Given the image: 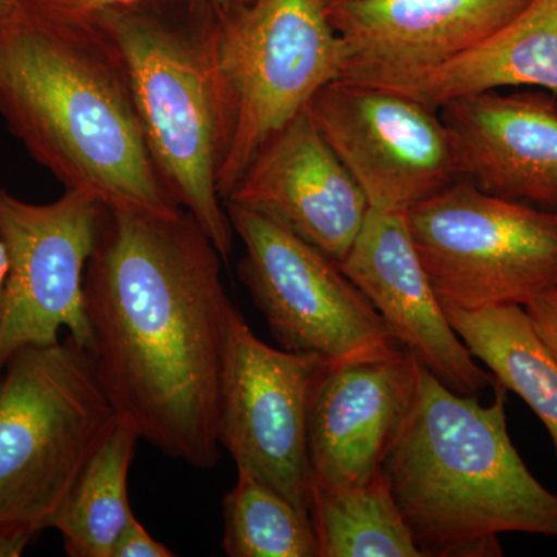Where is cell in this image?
I'll return each mask as SVG.
<instances>
[{"label":"cell","instance_id":"6da1fadb","mask_svg":"<svg viewBox=\"0 0 557 557\" xmlns=\"http://www.w3.org/2000/svg\"><path fill=\"white\" fill-rule=\"evenodd\" d=\"M222 255L185 209H102L84 274L98 379L121 420L164 456L219 463L220 383L234 304Z\"/></svg>","mask_w":557,"mask_h":557},{"label":"cell","instance_id":"7a4b0ae2","mask_svg":"<svg viewBox=\"0 0 557 557\" xmlns=\"http://www.w3.org/2000/svg\"><path fill=\"white\" fill-rule=\"evenodd\" d=\"M0 113L65 189L106 208L183 209L150 156L121 51L97 21L28 0L0 32Z\"/></svg>","mask_w":557,"mask_h":557},{"label":"cell","instance_id":"3957f363","mask_svg":"<svg viewBox=\"0 0 557 557\" xmlns=\"http://www.w3.org/2000/svg\"><path fill=\"white\" fill-rule=\"evenodd\" d=\"M494 391L483 406L420 368L416 406L383 472L424 557L502 556V533L557 539V494L519 456L508 391L497 381Z\"/></svg>","mask_w":557,"mask_h":557},{"label":"cell","instance_id":"277c9868","mask_svg":"<svg viewBox=\"0 0 557 557\" xmlns=\"http://www.w3.org/2000/svg\"><path fill=\"white\" fill-rule=\"evenodd\" d=\"M222 7L212 0H137L91 20L121 51L164 185L226 260L236 234L219 190L233 139L218 58Z\"/></svg>","mask_w":557,"mask_h":557},{"label":"cell","instance_id":"5b68a950","mask_svg":"<svg viewBox=\"0 0 557 557\" xmlns=\"http://www.w3.org/2000/svg\"><path fill=\"white\" fill-rule=\"evenodd\" d=\"M120 417L72 338L22 348L0 375V557L50 530Z\"/></svg>","mask_w":557,"mask_h":557},{"label":"cell","instance_id":"8992f818","mask_svg":"<svg viewBox=\"0 0 557 557\" xmlns=\"http://www.w3.org/2000/svg\"><path fill=\"white\" fill-rule=\"evenodd\" d=\"M218 58L233 110L225 201L263 145L341 78L344 50L322 0H249L220 10Z\"/></svg>","mask_w":557,"mask_h":557},{"label":"cell","instance_id":"52a82bcc","mask_svg":"<svg viewBox=\"0 0 557 557\" xmlns=\"http://www.w3.org/2000/svg\"><path fill=\"white\" fill-rule=\"evenodd\" d=\"M440 302L525 307L557 288V212L457 180L405 212Z\"/></svg>","mask_w":557,"mask_h":557},{"label":"cell","instance_id":"ba28073f","mask_svg":"<svg viewBox=\"0 0 557 557\" xmlns=\"http://www.w3.org/2000/svg\"><path fill=\"white\" fill-rule=\"evenodd\" d=\"M225 207L244 245L242 282L278 348L332 366L380 361L406 350L338 263L276 220L239 205Z\"/></svg>","mask_w":557,"mask_h":557},{"label":"cell","instance_id":"9c48e42d","mask_svg":"<svg viewBox=\"0 0 557 557\" xmlns=\"http://www.w3.org/2000/svg\"><path fill=\"white\" fill-rule=\"evenodd\" d=\"M102 209L81 190L65 189L51 203H28L0 186V239L9 256L0 296V375L22 348L61 341V330L91 350L84 274Z\"/></svg>","mask_w":557,"mask_h":557},{"label":"cell","instance_id":"30bf717a","mask_svg":"<svg viewBox=\"0 0 557 557\" xmlns=\"http://www.w3.org/2000/svg\"><path fill=\"white\" fill-rule=\"evenodd\" d=\"M314 355L274 348L231 310L220 383L219 442L236 463L310 516L307 417L327 366Z\"/></svg>","mask_w":557,"mask_h":557},{"label":"cell","instance_id":"8fae6325","mask_svg":"<svg viewBox=\"0 0 557 557\" xmlns=\"http://www.w3.org/2000/svg\"><path fill=\"white\" fill-rule=\"evenodd\" d=\"M307 112L372 209L405 214L461 180L440 110L409 95L336 79Z\"/></svg>","mask_w":557,"mask_h":557},{"label":"cell","instance_id":"7c38bea8","mask_svg":"<svg viewBox=\"0 0 557 557\" xmlns=\"http://www.w3.org/2000/svg\"><path fill=\"white\" fill-rule=\"evenodd\" d=\"M531 0H358L330 7L341 78L395 89L500 30Z\"/></svg>","mask_w":557,"mask_h":557},{"label":"cell","instance_id":"4fadbf2b","mask_svg":"<svg viewBox=\"0 0 557 557\" xmlns=\"http://www.w3.org/2000/svg\"><path fill=\"white\" fill-rule=\"evenodd\" d=\"M420 361L409 350L380 361L327 364L311 391V487L362 485L383 471L416 406Z\"/></svg>","mask_w":557,"mask_h":557},{"label":"cell","instance_id":"5bb4252c","mask_svg":"<svg viewBox=\"0 0 557 557\" xmlns=\"http://www.w3.org/2000/svg\"><path fill=\"white\" fill-rule=\"evenodd\" d=\"M226 203L276 220L338 265L370 211L364 193L307 109L263 145Z\"/></svg>","mask_w":557,"mask_h":557},{"label":"cell","instance_id":"9a60e30c","mask_svg":"<svg viewBox=\"0 0 557 557\" xmlns=\"http://www.w3.org/2000/svg\"><path fill=\"white\" fill-rule=\"evenodd\" d=\"M339 269L364 293L398 343L446 387L461 395L494 387L493 373L480 368L449 324L405 214L370 208Z\"/></svg>","mask_w":557,"mask_h":557},{"label":"cell","instance_id":"2e32d148","mask_svg":"<svg viewBox=\"0 0 557 557\" xmlns=\"http://www.w3.org/2000/svg\"><path fill=\"white\" fill-rule=\"evenodd\" d=\"M460 178L483 193L557 212V97L547 90L467 95L440 106Z\"/></svg>","mask_w":557,"mask_h":557},{"label":"cell","instance_id":"e0dca14e","mask_svg":"<svg viewBox=\"0 0 557 557\" xmlns=\"http://www.w3.org/2000/svg\"><path fill=\"white\" fill-rule=\"evenodd\" d=\"M505 87L557 97V0H531L474 49L391 90L438 109L456 98Z\"/></svg>","mask_w":557,"mask_h":557},{"label":"cell","instance_id":"ac0fdd59","mask_svg":"<svg viewBox=\"0 0 557 557\" xmlns=\"http://www.w3.org/2000/svg\"><path fill=\"white\" fill-rule=\"evenodd\" d=\"M446 318L472 357L515 392L547 428L557 457V359L522 306L463 310L445 306Z\"/></svg>","mask_w":557,"mask_h":557},{"label":"cell","instance_id":"d6986e66","mask_svg":"<svg viewBox=\"0 0 557 557\" xmlns=\"http://www.w3.org/2000/svg\"><path fill=\"white\" fill-rule=\"evenodd\" d=\"M139 440L135 429L120 418L73 486L51 523L70 557H112L116 541L134 515L127 479Z\"/></svg>","mask_w":557,"mask_h":557},{"label":"cell","instance_id":"ffe728a7","mask_svg":"<svg viewBox=\"0 0 557 557\" xmlns=\"http://www.w3.org/2000/svg\"><path fill=\"white\" fill-rule=\"evenodd\" d=\"M310 518L319 557H424L383 471L346 490L311 487Z\"/></svg>","mask_w":557,"mask_h":557},{"label":"cell","instance_id":"44dd1931","mask_svg":"<svg viewBox=\"0 0 557 557\" xmlns=\"http://www.w3.org/2000/svg\"><path fill=\"white\" fill-rule=\"evenodd\" d=\"M223 525L230 557H319L310 516L242 469L223 500Z\"/></svg>","mask_w":557,"mask_h":557},{"label":"cell","instance_id":"7402d4cb","mask_svg":"<svg viewBox=\"0 0 557 557\" xmlns=\"http://www.w3.org/2000/svg\"><path fill=\"white\" fill-rule=\"evenodd\" d=\"M38 9L65 20H91L101 11L113 7L127 5L137 0H32ZM219 5H242L249 0H212Z\"/></svg>","mask_w":557,"mask_h":557},{"label":"cell","instance_id":"603a6c76","mask_svg":"<svg viewBox=\"0 0 557 557\" xmlns=\"http://www.w3.org/2000/svg\"><path fill=\"white\" fill-rule=\"evenodd\" d=\"M175 556L166 545L156 541L135 515L131 516L123 533L116 541L112 557H172Z\"/></svg>","mask_w":557,"mask_h":557},{"label":"cell","instance_id":"cb8c5ba5","mask_svg":"<svg viewBox=\"0 0 557 557\" xmlns=\"http://www.w3.org/2000/svg\"><path fill=\"white\" fill-rule=\"evenodd\" d=\"M523 309L527 310L534 329L557 359V288L531 300Z\"/></svg>","mask_w":557,"mask_h":557},{"label":"cell","instance_id":"d4e9b609","mask_svg":"<svg viewBox=\"0 0 557 557\" xmlns=\"http://www.w3.org/2000/svg\"><path fill=\"white\" fill-rule=\"evenodd\" d=\"M27 2L28 0H0V32L27 5Z\"/></svg>","mask_w":557,"mask_h":557},{"label":"cell","instance_id":"484cf974","mask_svg":"<svg viewBox=\"0 0 557 557\" xmlns=\"http://www.w3.org/2000/svg\"><path fill=\"white\" fill-rule=\"evenodd\" d=\"M7 271H9V256L5 245L0 239V296H2L3 284H5Z\"/></svg>","mask_w":557,"mask_h":557},{"label":"cell","instance_id":"4316f807","mask_svg":"<svg viewBox=\"0 0 557 557\" xmlns=\"http://www.w3.org/2000/svg\"><path fill=\"white\" fill-rule=\"evenodd\" d=\"M322 2L330 9V7L341 5V3L358 2V0H322Z\"/></svg>","mask_w":557,"mask_h":557}]
</instances>
